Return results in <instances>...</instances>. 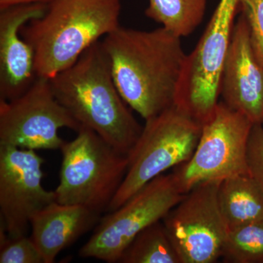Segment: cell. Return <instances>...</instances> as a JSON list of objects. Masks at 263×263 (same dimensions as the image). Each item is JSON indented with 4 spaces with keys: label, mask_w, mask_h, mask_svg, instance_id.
Returning <instances> with one entry per match:
<instances>
[{
    "label": "cell",
    "mask_w": 263,
    "mask_h": 263,
    "mask_svg": "<svg viewBox=\"0 0 263 263\" xmlns=\"http://www.w3.org/2000/svg\"><path fill=\"white\" fill-rule=\"evenodd\" d=\"M181 38L162 27L119 26L101 41L121 96L145 121L175 105L186 55Z\"/></svg>",
    "instance_id": "6da1fadb"
},
{
    "label": "cell",
    "mask_w": 263,
    "mask_h": 263,
    "mask_svg": "<svg viewBox=\"0 0 263 263\" xmlns=\"http://www.w3.org/2000/svg\"><path fill=\"white\" fill-rule=\"evenodd\" d=\"M49 82L55 98L81 127L89 128L119 152L129 155L143 127L116 86L101 41Z\"/></svg>",
    "instance_id": "7a4b0ae2"
},
{
    "label": "cell",
    "mask_w": 263,
    "mask_h": 263,
    "mask_svg": "<svg viewBox=\"0 0 263 263\" xmlns=\"http://www.w3.org/2000/svg\"><path fill=\"white\" fill-rule=\"evenodd\" d=\"M120 0H51L26 24L22 37L34 53L37 77L50 79L120 26Z\"/></svg>",
    "instance_id": "3957f363"
},
{
    "label": "cell",
    "mask_w": 263,
    "mask_h": 263,
    "mask_svg": "<svg viewBox=\"0 0 263 263\" xmlns=\"http://www.w3.org/2000/svg\"><path fill=\"white\" fill-rule=\"evenodd\" d=\"M56 201L79 205L101 214L127 174L129 159L95 132L81 127L71 141H64Z\"/></svg>",
    "instance_id": "277c9868"
},
{
    "label": "cell",
    "mask_w": 263,
    "mask_h": 263,
    "mask_svg": "<svg viewBox=\"0 0 263 263\" xmlns=\"http://www.w3.org/2000/svg\"><path fill=\"white\" fill-rule=\"evenodd\" d=\"M202 124L176 105L146 121L128 155L124 181L107 212L117 209L145 185L166 171L186 162L201 136Z\"/></svg>",
    "instance_id": "5b68a950"
},
{
    "label": "cell",
    "mask_w": 263,
    "mask_h": 263,
    "mask_svg": "<svg viewBox=\"0 0 263 263\" xmlns=\"http://www.w3.org/2000/svg\"><path fill=\"white\" fill-rule=\"evenodd\" d=\"M238 9V0H221L196 47L185 57L175 105L202 124L219 103L221 76Z\"/></svg>",
    "instance_id": "8992f818"
},
{
    "label": "cell",
    "mask_w": 263,
    "mask_h": 263,
    "mask_svg": "<svg viewBox=\"0 0 263 263\" xmlns=\"http://www.w3.org/2000/svg\"><path fill=\"white\" fill-rule=\"evenodd\" d=\"M254 123L222 101L202 124L201 136L190 160L176 166L172 174L181 193L199 183L248 174L247 149Z\"/></svg>",
    "instance_id": "52a82bcc"
},
{
    "label": "cell",
    "mask_w": 263,
    "mask_h": 263,
    "mask_svg": "<svg viewBox=\"0 0 263 263\" xmlns=\"http://www.w3.org/2000/svg\"><path fill=\"white\" fill-rule=\"evenodd\" d=\"M184 195L180 192L172 174L157 176L100 219L79 255L109 263L119 262L133 238L147 227L162 220Z\"/></svg>",
    "instance_id": "ba28073f"
},
{
    "label": "cell",
    "mask_w": 263,
    "mask_h": 263,
    "mask_svg": "<svg viewBox=\"0 0 263 263\" xmlns=\"http://www.w3.org/2000/svg\"><path fill=\"white\" fill-rule=\"evenodd\" d=\"M81 126L55 98L49 79L37 77L24 94L0 100V146L24 149H60L61 128Z\"/></svg>",
    "instance_id": "9c48e42d"
},
{
    "label": "cell",
    "mask_w": 263,
    "mask_h": 263,
    "mask_svg": "<svg viewBox=\"0 0 263 263\" xmlns=\"http://www.w3.org/2000/svg\"><path fill=\"white\" fill-rule=\"evenodd\" d=\"M220 183L196 185L162 219L181 263H214L221 257L229 230L218 202Z\"/></svg>",
    "instance_id": "30bf717a"
},
{
    "label": "cell",
    "mask_w": 263,
    "mask_h": 263,
    "mask_svg": "<svg viewBox=\"0 0 263 263\" xmlns=\"http://www.w3.org/2000/svg\"><path fill=\"white\" fill-rule=\"evenodd\" d=\"M43 163L35 150L0 146V212L9 238L27 235L32 216L56 201L43 186Z\"/></svg>",
    "instance_id": "8fae6325"
},
{
    "label": "cell",
    "mask_w": 263,
    "mask_h": 263,
    "mask_svg": "<svg viewBox=\"0 0 263 263\" xmlns=\"http://www.w3.org/2000/svg\"><path fill=\"white\" fill-rule=\"evenodd\" d=\"M223 103L254 124H263V67L254 56L247 21L234 24L221 76Z\"/></svg>",
    "instance_id": "7c38bea8"
},
{
    "label": "cell",
    "mask_w": 263,
    "mask_h": 263,
    "mask_svg": "<svg viewBox=\"0 0 263 263\" xmlns=\"http://www.w3.org/2000/svg\"><path fill=\"white\" fill-rule=\"evenodd\" d=\"M47 7L33 3L0 9V100L18 98L37 79L34 51L21 30L44 15Z\"/></svg>",
    "instance_id": "4fadbf2b"
},
{
    "label": "cell",
    "mask_w": 263,
    "mask_h": 263,
    "mask_svg": "<svg viewBox=\"0 0 263 263\" xmlns=\"http://www.w3.org/2000/svg\"><path fill=\"white\" fill-rule=\"evenodd\" d=\"M100 214L79 205L55 201L32 216V238L45 263L54 262L64 249L70 247L98 223Z\"/></svg>",
    "instance_id": "5bb4252c"
},
{
    "label": "cell",
    "mask_w": 263,
    "mask_h": 263,
    "mask_svg": "<svg viewBox=\"0 0 263 263\" xmlns=\"http://www.w3.org/2000/svg\"><path fill=\"white\" fill-rule=\"evenodd\" d=\"M218 202L229 231L263 219V188L249 174L221 181Z\"/></svg>",
    "instance_id": "9a60e30c"
},
{
    "label": "cell",
    "mask_w": 263,
    "mask_h": 263,
    "mask_svg": "<svg viewBox=\"0 0 263 263\" xmlns=\"http://www.w3.org/2000/svg\"><path fill=\"white\" fill-rule=\"evenodd\" d=\"M207 0H148L145 14L180 37H187L205 16Z\"/></svg>",
    "instance_id": "2e32d148"
},
{
    "label": "cell",
    "mask_w": 263,
    "mask_h": 263,
    "mask_svg": "<svg viewBox=\"0 0 263 263\" xmlns=\"http://www.w3.org/2000/svg\"><path fill=\"white\" fill-rule=\"evenodd\" d=\"M121 263H181L162 220L140 232L122 252Z\"/></svg>",
    "instance_id": "e0dca14e"
},
{
    "label": "cell",
    "mask_w": 263,
    "mask_h": 263,
    "mask_svg": "<svg viewBox=\"0 0 263 263\" xmlns=\"http://www.w3.org/2000/svg\"><path fill=\"white\" fill-rule=\"evenodd\" d=\"M221 257L224 262L263 263V219L229 231Z\"/></svg>",
    "instance_id": "ac0fdd59"
},
{
    "label": "cell",
    "mask_w": 263,
    "mask_h": 263,
    "mask_svg": "<svg viewBox=\"0 0 263 263\" xmlns=\"http://www.w3.org/2000/svg\"><path fill=\"white\" fill-rule=\"evenodd\" d=\"M1 263H45L43 255L31 237H1Z\"/></svg>",
    "instance_id": "d6986e66"
},
{
    "label": "cell",
    "mask_w": 263,
    "mask_h": 263,
    "mask_svg": "<svg viewBox=\"0 0 263 263\" xmlns=\"http://www.w3.org/2000/svg\"><path fill=\"white\" fill-rule=\"evenodd\" d=\"M238 9L247 21L254 56L263 67V0H238Z\"/></svg>",
    "instance_id": "ffe728a7"
},
{
    "label": "cell",
    "mask_w": 263,
    "mask_h": 263,
    "mask_svg": "<svg viewBox=\"0 0 263 263\" xmlns=\"http://www.w3.org/2000/svg\"><path fill=\"white\" fill-rule=\"evenodd\" d=\"M248 174L263 188V127L254 124L249 134L247 149Z\"/></svg>",
    "instance_id": "44dd1931"
},
{
    "label": "cell",
    "mask_w": 263,
    "mask_h": 263,
    "mask_svg": "<svg viewBox=\"0 0 263 263\" xmlns=\"http://www.w3.org/2000/svg\"><path fill=\"white\" fill-rule=\"evenodd\" d=\"M51 0H0V9L15 5L33 4V3H48Z\"/></svg>",
    "instance_id": "7402d4cb"
}]
</instances>
